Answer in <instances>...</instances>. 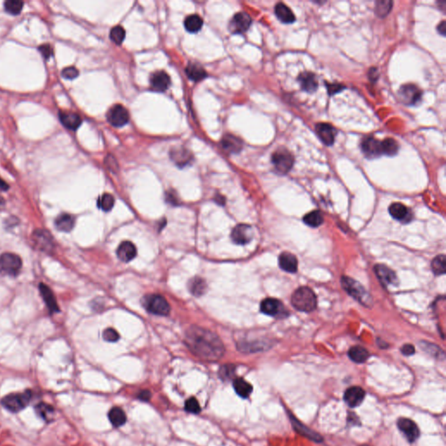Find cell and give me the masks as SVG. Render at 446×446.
<instances>
[{
  "label": "cell",
  "mask_w": 446,
  "mask_h": 446,
  "mask_svg": "<svg viewBox=\"0 0 446 446\" xmlns=\"http://www.w3.org/2000/svg\"><path fill=\"white\" fill-rule=\"evenodd\" d=\"M185 343L192 353L202 360L216 362L225 353V348L217 334L198 326L186 331Z\"/></svg>",
  "instance_id": "obj_1"
},
{
  "label": "cell",
  "mask_w": 446,
  "mask_h": 446,
  "mask_svg": "<svg viewBox=\"0 0 446 446\" xmlns=\"http://www.w3.org/2000/svg\"><path fill=\"white\" fill-rule=\"evenodd\" d=\"M291 303L299 311L312 312L316 309L317 298L309 287H300L292 295Z\"/></svg>",
  "instance_id": "obj_2"
},
{
  "label": "cell",
  "mask_w": 446,
  "mask_h": 446,
  "mask_svg": "<svg viewBox=\"0 0 446 446\" xmlns=\"http://www.w3.org/2000/svg\"><path fill=\"white\" fill-rule=\"evenodd\" d=\"M341 285L348 294L351 296L357 301H359L361 304H364L369 307L372 303V297L369 295L368 292L365 290L364 287L361 285L360 283L355 281L354 279L348 277V276H342L341 278Z\"/></svg>",
  "instance_id": "obj_3"
},
{
  "label": "cell",
  "mask_w": 446,
  "mask_h": 446,
  "mask_svg": "<svg viewBox=\"0 0 446 446\" xmlns=\"http://www.w3.org/2000/svg\"><path fill=\"white\" fill-rule=\"evenodd\" d=\"M272 163L280 175H286L294 166L295 159L292 153L285 149H279L271 157Z\"/></svg>",
  "instance_id": "obj_4"
},
{
  "label": "cell",
  "mask_w": 446,
  "mask_h": 446,
  "mask_svg": "<svg viewBox=\"0 0 446 446\" xmlns=\"http://www.w3.org/2000/svg\"><path fill=\"white\" fill-rule=\"evenodd\" d=\"M22 267V260L17 255L4 253L0 256V274L9 276H16L19 274Z\"/></svg>",
  "instance_id": "obj_5"
},
{
  "label": "cell",
  "mask_w": 446,
  "mask_h": 446,
  "mask_svg": "<svg viewBox=\"0 0 446 446\" xmlns=\"http://www.w3.org/2000/svg\"><path fill=\"white\" fill-rule=\"evenodd\" d=\"M31 392L27 390L24 393H11L5 396L1 404L5 409L12 412H18L25 409L31 400Z\"/></svg>",
  "instance_id": "obj_6"
},
{
  "label": "cell",
  "mask_w": 446,
  "mask_h": 446,
  "mask_svg": "<svg viewBox=\"0 0 446 446\" xmlns=\"http://www.w3.org/2000/svg\"><path fill=\"white\" fill-rule=\"evenodd\" d=\"M148 311L157 316H167L170 312V306L167 300L160 295H151L144 301Z\"/></svg>",
  "instance_id": "obj_7"
},
{
  "label": "cell",
  "mask_w": 446,
  "mask_h": 446,
  "mask_svg": "<svg viewBox=\"0 0 446 446\" xmlns=\"http://www.w3.org/2000/svg\"><path fill=\"white\" fill-rule=\"evenodd\" d=\"M108 120L112 126L121 127L129 121V113L121 105H114L108 111Z\"/></svg>",
  "instance_id": "obj_8"
},
{
  "label": "cell",
  "mask_w": 446,
  "mask_h": 446,
  "mask_svg": "<svg viewBox=\"0 0 446 446\" xmlns=\"http://www.w3.org/2000/svg\"><path fill=\"white\" fill-rule=\"evenodd\" d=\"M399 98L403 103L408 106H413L418 103L422 98V92L417 86L413 84H406L401 86L399 90Z\"/></svg>",
  "instance_id": "obj_9"
},
{
  "label": "cell",
  "mask_w": 446,
  "mask_h": 446,
  "mask_svg": "<svg viewBox=\"0 0 446 446\" xmlns=\"http://www.w3.org/2000/svg\"><path fill=\"white\" fill-rule=\"evenodd\" d=\"M361 149L365 156L368 158H375L383 154L382 142L372 136H368L362 141Z\"/></svg>",
  "instance_id": "obj_10"
},
{
  "label": "cell",
  "mask_w": 446,
  "mask_h": 446,
  "mask_svg": "<svg viewBox=\"0 0 446 446\" xmlns=\"http://www.w3.org/2000/svg\"><path fill=\"white\" fill-rule=\"evenodd\" d=\"M252 24L251 17L246 12H238L231 19L229 29L233 34H243Z\"/></svg>",
  "instance_id": "obj_11"
},
{
  "label": "cell",
  "mask_w": 446,
  "mask_h": 446,
  "mask_svg": "<svg viewBox=\"0 0 446 446\" xmlns=\"http://www.w3.org/2000/svg\"><path fill=\"white\" fill-rule=\"evenodd\" d=\"M398 427L403 432V434L406 436L409 442H415L420 435L419 429L416 423L409 418L404 417L399 418L398 421Z\"/></svg>",
  "instance_id": "obj_12"
},
{
  "label": "cell",
  "mask_w": 446,
  "mask_h": 446,
  "mask_svg": "<svg viewBox=\"0 0 446 446\" xmlns=\"http://www.w3.org/2000/svg\"><path fill=\"white\" fill-rule=\"evenodd\" d=\"M253 236V228L247 224H240L238 226H236L233 229L232 234H231L232 240L236 244H240V245H244V244L251 242Z\"/></svg>",
  "instance_id": "obj_13"
},
{
  "label": "cell",
  "mask_w": 446,
  "mask_h": 446,
  "mask_svg": "<svg viewBox=\"0 0 446 446\" xmlns=\"http://www.w3.org/2000/svg\"><path fill=\"white\" fill-rule=\"evenodd\" d=\"M374 270H375L377 278L379 279L380 282L382 283L383 286L386 287L389 285H397L398 284V280L396 273L385 265L377 264L374 267Z\"/></svg>",
  "instance_id": "obj_14"
},
{
  "label": "cell",
  "mask_w": 446,
  "mask_h": 446,
  "mask_svg": "<svg viewBox=\"0 0 446 446\" xmlns=\"http://www.w3.org/2000/svg\"><path fill=\"white\" fill-rule=\"evenodd\" d=\"M365 390L359 386H352L347 389L344 393V401L350 408H356L365 400Z\"/></svg>",
  "instance_id": "obj_15"
},
{
  "label": "cell",
  "mask_w": 446,
  "mask_h": 446,
  "mask_svg": "<svg viewBox=\"0 0 446 446\" xmlns=\"http://www.w3.org/2000/svg\"><path fill=\"white\" fill-rule=\"evenodd\" d=\"M260 311L270 316H280L285 314L282 301L275 298H266L260 303Z\"/></svg>",
  "instance_id": "obj_16"
},
{
  "label": "cell",
  "mask_w": 446,
  "mask_h": 446,
  "mask_svg": "<svg viewBox=\"0 0 446 446\" xmlns=\"http://www.w3.org/2000/svg\"><path fill=\"white\" fill-rule=\"evenodd\" d=\"M170 84V77L166 72H156L150 78L151 88L155 92H165L169 87Z\"/></svg>",
  "instance_id": "obj_17"
},
{
  "label": "cell",
  "mask_w": 446,
  "mask_h": 446,
  "mask_svg": "<svg viewBox=\"0 0 446 446\" xmlns=\"http://www.w3.org/2000/svg\"><path fill=\"white\" fill-rule=\"evenodd\" d=\"M316 133L325 145L332 146L334 144L336 133L334 127H332L331 124L318 123L316 126Z\"/></svg>",
  "instance_id": "obj_18"
},
{
  "label": "cell",
  "mask_w": 446,
  "mask_h": 446,
  "mask_svg": "<svg viewBox=\"0 0 446 446\" xmlns=\"http://www.w3.org/2000/svg\"><path fill=\"white\" fill-rule=\"evenodd\" d=\"M59 118L64 127L70 130H77L81 125L82 119L80 116L73 112H60Z\"/></svg>",
  "instance_id": "obj_19"
},
{
  "label": "cell",
  "mask_w": 446,
  "mask_h": 446,
  "mask_svg": "<svg viewBox=\"0 0 446 446\" xmlns=\"http://www.w3.org/2000/svg\"><path fill=\"white\" fill-rule=\"evenodd\" d=\"M137 255V249L135 248L134 243L131 242H123L120 243L119 248L117 249V256L121 261L128 262L133 260Z\"/></svg>",
  "instance_id": "obj_20"
},
{
  "label": "cell",
  "mask_w": 446,
  "mask_h": 446,
  "mask_svg": "<svg viewBox=\"0 0 446 446\" xmlns=\"http://www.w3.org/2000/svg\"><path fill=\"white\" fill-rule=\"evenodd\" d=\"M279 266L284 271L296 273L298 269V260L293 254L284 252L279 257Z\"/></svg>",
  "instance_id": "obj_21"
},
{
  "label": "cell",
  "mask_w": 446,
  "mask_h": 446,
  "mask_svg": "<svg viewBox=\"0 0 446 446\" xmlns=\"http://www.w3.org/2000/svg\"><path fill=\"white\" fill-rule=\"evenodd\" d=\"M289 415H290V420H291L292 424H293V427H294L296 431H297L299 434L304 436L306 438H308V439L313 440L315 442H322L323 441V438L319 434H317L315 431H311L309 428L304 426V424H301V422H299L290 413H289Z\"/></svg>",
  "instance_id": "obj_22"
},
{
  "label": "cell",
  "mask_w": 446,
  "mask_h": 446,
  "mask_svg": "<svg viewBox=\"0 0 446 446\" xmlns=\"http://www.w3.org/2000/svg\"><path fill=\"white\" fill-rule=\"evenodd\" d=\"M223 149L229 153H238L242 149V142L232 134H226L222 141Z\"/></svg>",
  "instance_id": "obj_23"
},
{
  "label": "cell",
  "mask_w": 446,
  "mask_h": 446,
  "mask_svg": "<svg viewBox=\"0 0 446 446\" xmlns=\"http://www.w3.org/2000/svg\"><path fill=\"white\" fill-rule=\"evenodd\" d=\"M298 80L301 84V88L308 93L315 92L318 87L317 78H316V75L312 73H309V72L302 73L299 75Z\"/></svg>",
  "instance_id": "obj_24"
},
{
  "label": "cell",
  "mask_w": 446,
  "mask_h": 446,
  "mask_svg": "<svg viewBox=\"0 0 446 446\" xmlns=\"http://www.w3.org/2000/svg\"><path fill=\"white\" fill-rule=\"evenodd\" d=\"M39 291H40L41 296L45 301V304L48 307L49 310L51 312H59V307L57 304L54 295L52 293V290L46 286L44 283L39 284Z\"/></svg>",
  "instance_id": "obj_25"
},
{
  "label": "cell",
  "mask_w": 446,
  "mask_h": 446,
  "mask_svg": "<svg viewBox=\"0 0 446 446\" xmlns=\"http://www.w3.org/2000/svg\"><path fill=\"white\" fill-rule=\"evenodd\" d=\"M275 13L279 20L284 24H292L296 21L294 13L283 3H278L275 5Z\"/></svg>",
  "instance_id": "obj_26"
},
{
  "label": "cell",
  "mask_w": 446,
  "mask_h": 446,
  "mask_svg": "<svg viewBox=\"0 0 446 446\" xmlns=\"http://www.w3.org/2000/svg\"><path fill=\"white\" fill-rule=\"evenodd\" d=\"M170 157L173 161L179 167H184L189 163L192 159V155L186 149H175L170 152Z\"/></svg>",
  "instance_id": "obj_27"
},
{
  "label": "cell",
  "mask_w": 446,
  "mask_h": 446,
  "mask_svg": "<svg viewBox=\"0 0 446 446\" xmlns=\"http://www.w3.org/2000/svg\"><path fill=\"white\" fill-rule=\"evenodd\" d=\"M186 74L193 81H200L207 77V73L201 65L196 63H190L186 67Z\"/></svg>",
  "instance_id": "obj_28"
},
{
  "label": "cell",
  "mask_w": 446,
  "mask_h": 446,
  "mask_svg": "<svg viewBox=\"0 0 446 446\" xmlns=\"http://www.w3.org/2000/svg\"><path fill=\"white\" fill-rule=\"evenodd\" d=\"M108 418L113 427H120L127 422V416L119 407H113L108 413Z\"/></svg>",
  "instance_id": "obj_29"
},
{
  "label": "cell",
  "mask_w": 446,
  "mask_h": 446,
  "mask_svg": "<svg viewBox=\"0 0 446 446\" xmlns=\"http://www.w3.org/2000/svg\"><path fill=\"white\" fill-rule=\"evenodd\" d=\"M235 392L242 398H249L253 391V386L243 378H235L233 383Z\"/></svg>",
  "instance_id": "obj_30"
},
{
  "label": "cell",
  "mask_w": 446,
  "mask_h": 446,
  "mask_svg": "<svg viewBox=\"0 0 446 446\" xmlns=\"http://www.w3.org/2000/svg\"><path fill=\"white\" fill-rule=\"evenodd\" d=\"M34 242L42 250H49L52 247V239L50 233L44 230H37L34 232Z\"/></svg>",
  "instance_id": "obj_31"
},
{
  "label": "cell",
  "mask_w": 446,
  "mask_h": 446,
  "mask_svg": "<svg viewBox=\"0 0 446 446\" xmlns=\"http://www.w3.org/2000/svg\"><path fill=\"white\" fill-rule=\"evenodd\" d=\"M348 355L350 359L357 364L365 363L370 357L368 350L362 346H354L350 348Z\"/></svg>",
  "instance_id": "obj_32"
},
{
  "label": "cell",
  "mask_w": 446,
  "mask_h": 446,
  "mask_svg": "<svg viewBox=\"0 0 446 446\" xmlns=\"http://www.w3.org/2000/svg\"><path fill=\"white\" fill-rule=\"evenodd\" d=\"M74 216L68 214H62L56 219V227L62 232H70L74 226Z\"/></svg>",
  "instance_id": "obj_33"
},
{
  "label": "cell",
  "mask_w": 446,
  "mask_h": 446,
  "mask_svg": "<svg viewBox=\"0 0 446 446\" xmlns=\"http://www.w3.org/2000/svg\"><path fill=\"white\" fill-rule=\"evenodd\" d=\"M389 212L390 216L398 221H404L409 216V210L406 206L399 202H396L390 206Z\"/></svg>",
  "instance_id": "obj_34"
},
{
  "label": "cell",
  "mask_w": 446,
  "mask_h": 446,
  "mask_svg": "<svg viewBox=\"0 0 446 446\" xmlns=\"http://www.w3.org/2000/svg\"><path fill=\"white\" fill-rule=\"evenodd\" d=\"M184 26L187 32L194 34L201 30V27L203 26V20L200 16L193 14L186 17L184 21Z\"/></svg>",
  "instance_id": "obj_35"
},
{
  "label": "cell",
  "mask_w": 446,
  "mask_h": 446,
  "mask_svg": "<svg viewBox=\"0 0 446 446\" xmlns=\"http://www.w3.org/2000/svg\"><path fill=\"white\" fill-rule=\"evenodd\" d=\"M190 292L195 297H201L204 294L207 284L203 279L201 277H194L191 279L188 283Z\"/></svg>",
  "instance_id": "obj_36"
},
{
  "label": "cell",
  "mask_w": 446,
  "mask_h": 446,
  "mask_svg": "<svg viewBox=\"0 0 446 446\" xmlns=\"http://www.w3.org/2000/svg\"><path fill=\"white\" fill-rule=\"evenodd\" d=\"M303 222L309 227H317L324 223V216L318 210L309 213L303 217Z\"/></svg>",
  "instance_id": "obj_37"
},
{
  "label": "cell",
  "mask_w": 446,
  "mask_h": 446,
  "mask_svg": "<svg viewBox=\"0 0 446 446\" xmlns=\"http://www.w3.org/2000/svg\"><path fill=\"white\" fill-rule=\"evenodd\" d=\"M446 257L445 255H439L431 261V269L436 275L446 274Z\"/></svg>",
  "instance_id": "obj_38"
},
{
  "label": "cell",
  "mask_w": 446,
  "mask_h": 446,
  "mask_svg": "<svg viewBox=\"0 0 446 446\" xmlns=\"http://www.w3.org/2000/svg\"><path fill=\"white\" fill-rule=\"evenodd\" d=\"M382 149L383 154H385L387 156H394L398 153L399 147L398 142L394 139L387 138L382 142Z\"/></svg>",
  "instance_id": "obj_39"
},
{
  "label": "cell",
  "mask_w": 446,
  "mask_h": 446,
  "mask_svg": "<svg viewBox=\"0 0 446 446\" xmlns=\"http://www.w3.org/2000/svg\"><path fill=\"white\" fill-rule=\"evenodd\" d=\"M393 2L389 0H379L375 3V13L380 18L386 17L392 9Z\"/></svg>",
  "instance_id": "obj_40"
},
{
  "label": "cell",
  "mask_w": 446,
  "mask_h": 446,
  "mask_svg": "<svg viewBox=\"0 0 446 446\" xmlns=\"http://www.w3.org/2000/svg\"><path fill=\"white\" fill-rule=\"evenodd\" d=\"M4 9L11 15H19L22 11L24 2L19 0H7L4 2Z\"/></svg>",
  "instance_id": "obj_41"
},
{
  "label": "cell",
  "mask_w": 446,
  "mask_h": 446,
  "mask_svg": "<svg viewBox=\"0 0 446 446\" xmlns=\"http://www.w3.org/2000/svg\"><path fill=\"white\" fill-rule=\"evenodd\" d=\"M125 37H126V31L122 26H114L110 32V38L113 43H115L117 45L122 44Z\"/></svg>",
  "instance_id": "obj_42"
},
{
  "label": "cell",
  "mask_w": 446,
  "mask_h": 446,
  "mask_svg": "<svg viewBox=\"0 0 446 446\" xmlns=\"http://www.w3.org/2000/svg\"><path fill=\"white\" fill-rule=\"evenodd\" d=\"M36 410L37 414L46 421H51L54 415V409H52V406L45 404H38L36 406Z\"/></svg>",
  "instance_id": "obj_43"
},
{
  "label": "cell",
  "mask_w": 446,
  "mask_h": 446,
  "mask_svg": "<svg viewBox=\"0 0 446 446\" xmlns=\"http://www.w3.org/2000/svg\"><path fill=\"white\" fill-rule=\"evenodd\" d=\"M98 205L106 212L110 211L114 205V198L110 193H104L98 201Z\"/></svg>",
  "instance_id": "obj_44"
},
{
  "label": "cell",
  "mask_w": 446,
  "mask_h": 446,
  "mask_svg": "<svg viewBox=\"0 0 446 446\" xmlns=\"http://www.w3.org/2000/svg\"><path fill=\"white\" fill-rule=\"evenodd\" d=\"M185 409L187 412L198 414L201 412V406L199 405V402L196 398H190L185 403Z\"/></svg>",
  "instance_id": "obj_45"
},
{
  "label": "cell",
  "mask_w": 446,
  "mask_h": 446,
  "mask_svg": "<svg viewBox=\"0 0 446 446\" xmlns=\"http://www.w3.org/2000/svg\"><path fill=\"white\" fill-rule=\"evenodd\" d=\"M234 372H235V367L234 365H223V367L220 369V377L223 378V380L231 379L234 377Z\"/></svg>",
  "instance_id": "obj_46"
},
{
  "label": "cell",
  "mask_w": 446,
  "mask_h": 446,
  "mask_svg": "<svg viewBox=\"0 0 446 446\" xmlns=\"http://www.w3.org/2000/svg\"><path fill=\"white\" fill-rule=\"evenodd\" d=\"M103 338L108 342H116L119 340V334L115 330L109 328L103 332Z\"/></svg>",
  "instance_id": "obj_47"
},
{
  "label": "cell",
  "mask_w": 446,
  "mask_h": 446,
  "mask_svg": "<svg viewBox=\"0 0 446 446\" xmlns=\"http://www.w3.org/2000/svg\"><path fill=\"white\" fill-rule=\"evenodd\" d=\"M62 77L64 78H67V79H74V78H76L78 77V74H79V73H78V70L77 68H75L74 67H67V68H65L63 71H62Z\"/></svg>",
  "instance_id": "obj_48"
},
{
  "label": "cell",
  "mask_w": 446,
  "mask_h": 446,
  "mask_svg": "<svg viewBox=\"0 0 446 446\" xmlns=\"http://www.w3.org/2000/svg\"><path fill=\"white\" fill-rule=\"evenodd\" d=\"M38 51L40 52L42 56H43L45 59H46V60H48L49 58L53 54L52 46L48 45V44L40 45V46L38 47Z\"/></svg>",
  "instance_id": "obj_49"
},
{
  "label": "cell",
  "mask_w": 446,
  "mask_h": 446,
  "mask_svg": "<svg viewBox=\"0 0 446 446\" xmlns=\"http://www.w3.org/2000/svg\"><path fill=\"white\" fill-rule=\"evenodd\" d=\"M326 86H327L328 92H329L330 95H333V94L339 93L343 88H345L344 86H342V85H340V84H327Z\"/></svg>",
  "instance_id": "obj_50"
},
{
  "label": "cell",
  "mask_w": 446,
  "mask_h": 446,
  "mask_svg": "<svg viewBox=\"0 0 446 446\" xmlns=\"http://www.w3.org/2000/svg\"><path fill=\"white\" fill-rule=\"evenodd\" d=\"M401 351L405 356H411L415 353V347L412 344H405L402 347Z\"/></svg>",
  "instance_id": "obj_51"
},
{
  "label": "cell",
  "mask_w": 446,
  "mask_h": 446,
  "mask_svg": "<svg viewBox=\"0 0 446 446\" xmlns=\"http://www.w3.org/2000/svg\"><path fill=\"white\" fill-rule=\"evenodd\" d=\"M138 399L142 401L148 402L151 398V392L148 390H141L137 396Z\"/></svg>",
  "instance_id": "obj_52"
},
{
  "label": "cell",
  "mask_w": 446,
  "mask_h": 446,
  "mask_svg": "<svg viewBox=\"0 0 446 446\" xmlns=\"http://www.w3.org/2000/svg\"><path fill=\"white\" fill-rule=\"evenodd\" d=\"M378 76H379V75H378V71H377L376 68L372 67V68H371V69L369 70V78H370L372 81H376L377 78H378Z\"/></svg>",
  "instance_id": "obj_53"
},
{
  "label": "cell",
  "mask_w": 446,
  "mask_h": 446,
  "mask_svg": "<svg viewBox=\"0 0 446 446\" xmlns=\"http://www.w3.org/2000/svg\"><path fill=\"white\" fill-rule=\"evenodd\" d=\"M438 32L441 34L442 36H446V22L445 20H443L442 22L438 26Z\"/></svg>",
  "instance_id": "obj_54"
},
{
  "label": "cell",
  "mask_w": 446,
  "mask_h": 446,
  "mask_svg": "<svg viewBox=\"0 0 446 446\" xmlns=\"http://www.w3.org/2000/svg\"><path fill=\"white\" fill-rule=\"evenodd\" d=\"M9 189V185L4 182V180L0 178V191H6Z\"/></svg>",
  "instance_id": "obj_55"
},
{
  "label": "cell",
  "mask_w": 446,
  "mask_h": 446,
  "mask_svg": "<svg viewBox=\"0 0 446 446\" xmlns=\"http://www.w3.org/2000/svg\"><path fill=\"white\" fill-rule=\"evenodd\" d=\"M4 200H3V199H2V198L0 197V208H1V207H3V206H4Z\"/></svg>",
  "instance_id": "obj_56"
},
{
  "label": "cell",
  "mask_w": 446,
  "mask_h": 446,
  "mask_svg": "<svg viewBox=\"0 0 446 446\" xmlns=\"http://www.w3.org/2000/svg\"><path fill=\"white\" fill-rule=\"evenodd\" d=\"M367 446V445H363V446Z\"/></svg>",
  "instance_id": "obj_57"
}]
</instances>
